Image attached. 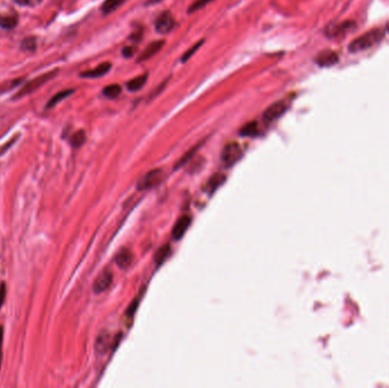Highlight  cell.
Segmentation results:
<instances>
[{
  "mask_svg": "<svg viewBox=\"0 0 389 388\" xmlns=\"http://www.w3.org/2000/svg\"><path fill=\"white\" fill-rule=\"evenodd\" d=\"M175 26V21L170 11H163L155 21V29L160 34L168 33Z\"/></svg>",
  "mask_w": 389,
  "mask_h": 388,
  "instance_id": "6",
  "label": "cell"
},
{
  "mask_svg": "<svg viewBox=\"0 0 389 388\" xmlns=\"http://www.w3.org/2000/svg\"><path fill=\"white\" fill-rule=\"evenodd\" d=\"M5 297H6V285L2 282L1 285H0V307H1L3 301H5Z\"/></svg>",
  "mask_w": 389,
  "mask_h": 388,
  "instance_id": "31",
  "label": "cell"
},
{
  "mask_svg": "<svg viewBox=\"0 0 389 388\" xmlns=\"http://www.w3.org/2000/svg\"><path fill=\"white\" fill-rule=\"evenodd\" d=\"M15 140H16V137L15 138H13V139H11L10 140V141L9 142H8V143H6V145L5 146H3V148H2V149H0V155H1L2 153H5V151L7 150V148H9L11 145H13V143L15 142Z\"/></svg>",
  "mask_w": 389,
  "mask_h": 388,
  "instance_id": "32",
  "label": "cell"
},
{
  "mask_svg": "<svg viewBox=\"0 0 389 388\" xmlns=\"http://www.w3.org/2000/svg\"><path fill=\"white\" fill-rule=\"evenodd\" d=\"M141 37H142V29L141 27H139V29L135 30L133 33L130 35V39L133 40V41H135V42H138V41H140V40H141Z\"/></svg>",
  "mask_w": 389,
  "mask_h": 388,
  "instance_id": "30",
  "label": "cell"
},
{
  "mask_svg": "<svg viewBox=\"0 0 389 388\" xmlns=\"http://www.w3.org/2000/svg\"><path fill=\"white\" fill-rule=\"evenodd\" d=\"M2 338H3V329L2 327L0 326V351H1V345H2Z\"/></svg>",
  "mask_w": 389,
  "mask_h": 388,
  "instance_id": "33",
  "label": "cell"
},
{
  "mask_svg": "<svg viewBox=\"0 0 389 388\" xmlns=\"http://www.w3.org/2000/svg\"><path fill=\"white\" fill-rule=\"evenodd\" d=\"M15 3L23 7H35L42 2V0H13Z\"/></svg>",
  "mask_w": 389,
  "mask_h": 388,
  "instance_id": "27",
  "label": "cell"
},
{
  "mask_svg": "<svg viewBox=\"0 0 389 388\" xmlns=\"http://www.w3.org/2000/svg\"><path fill=\"white\" fill-rule=\"evenodd\" d=\"M212 1H214V0H195L189 6V8H188V11H189V14L195 13V11H198L199 9H202V8L206 7L208 3H211Z\"/></svg>",
  "mask_w": 389,
  "mask_h": 388,
  "instance_id": "24",
  "label": "cell"
},
{
  "mask_svg": "<svg viewBox=\"0 0 389 388\" xmlns=\"http://www.w3.org/2000/svg\"><path fill=\"white\" fill-rule=\"evenodd\" d=\"M74 93L73 89H69V90H63V91H59V93L56 94L53 98H50V101L48 102L46 109L49 110V109H53V107H55L57 104H59L61 102H63L64 99L69 97V96H71L72 94Z\"/></svg>",
  "mask_w": 389,
  "mask_h": 388,
  "instance_id": "17",
  "label": "cell"
},
{
  "mask_svg": "<svg viewBox=\"0 0 389 388\" xmlns=\"http://www.w3.org/2000/svg\"><path fill=\"white\" fill-rule=\"evenodd\" d=\"M112 282H113V274H112V272H103V273L96 279L94 283V291L96 294H102L111 287Z\"/></svg>",
  "mask_w": 389,
  "mask_h": 388,
  "instance_id": "8",
  "label": "cell"
},
{
  "mask_svg": "<svg viewBox=\"0 0 389 388\" xmlns=\"http://www.w3.org/2000/svg\"><path fill=\"white\" fill-rule=\"evenodd\" d=\"M111 69H112L111 63H103V64H100V65H98L97 67H95V69L82 72V73L80 74V77L88 78V79L100 78V77H104V75L107 74L108 72L111 71Z\"/></svg>",
  "mask_w": 389,
  "mask_h": 388,
  "instance_id": "11",
  "label": "cell"
},
{
  "mask_svg": "<svg viewBox=\"0 0 389 388\" xmlns=\"http://www.w3.org/2000/svg\"><path fill=\"white\" fill-rule=\"evenodd\" d=\"M354 26V23L353 22H344V23H339V24H335V25L329 26L326 33L328 34V37L330 38H335L338 37L340 34H346L348 31L352 30V27Z\"/></svg>",
  "mask_w": 389,
  "mask_h": 388,
  "instance_id": "13",
  "label": "cell"
},
{
  "mask_svg": "<svg viewBox=\"0 0 389 388\" xmlns=\"http://www.w3.org/2000/svg\"><path fill=\"white\" fill-rule=\"evenodd\" d=\"M148 79V74H142V75H138V77L133 78L130 81H128L127 83V88L130 93H135V91H139L141 88L146 85Z\"/></svg>",
  "mask_w": 389,
  "mask_h": 388,
  "instance_id": "15",
  "label": "cell"
},
{
  "mask_svg": "<svg viewBox=\"0 0 389 388\" xmlns=\"http://www.w3.org/2000/svg\"><path fill=\"white\" fill-rule=\"evenodd\" d=\"M287 109H288V104L284 101H279L271 104V105L264 111L263 120L267 123L273 122L279 118H281L282 115L286 113Z\"/></svg>",
  "mask_w": 389,
  "mask_h": 388,
  "instance_id": "5",
  "label": "cell"
},
{
  "mask_svg": "<svg viewBox=\"0 0 389 388\" xmlns=\"http://www.w3.org/2000/svg\"><path fill=\"white\" fill-rule=\"evenodd\" d=\"M21 48L25 51H34L35 48H37V41H35V39L33 37L24 39L22 41Z\"/></svg>",
  "mask_w": 389,
  "mask_h": 388,
  "instance_id": "25",
  "label": "cell"
},
{
  "mask_svg": "<svg viewBox=\"0 0 389 388\" xmlns=\"http://www.w3.org/2000/svg\"><path fill=\"white\" fill-rule=\"evenodd\" d=\"M138 303H139V298H135L134 301L132 302V304H130L129 309H128V311H127V317H128V318H132V317H133L134 312L137 311Z\"/></svg>",
  "mask_w": 389,
  "mask_h": 388,
  "instance_id": "28",
  "label": "cell"
},
{
  "mask_svg": "<svg viewBox=\"0 0 389 388\" xmlns=\"http://www.w3.org/2000/svg\"><path fill=\"white\" fill-rule=\"evenodd\" d=\"M243 156V150L242 147H240L237 142H230L226 145V147L223 148L222 150V162L226 164V166H232L234 164L242 158Z\"/></svg>",
  "mask_w": 389,
  "mask_h": 388,
  "instance_id": "3",
  "label": "cell"
},
{
  "mask_svg": "<svg viewBox=\"0 0 389 388\" xmlns=\"http://www.w3.org/2000/svg\"><path fill=\"white\" fill-rule=\"evenodd\" d=\"M132 261H133V254L128 249L121 250L115 257L116 264H118V266L122 270H127L128 267L131 265Z\"/></svg>",
  "mask_w": 389,
  "mask_h": 388,
  "instance_id": "12",
  "label": "cell"
},
{
  "mask_svg": "<svg viewBox=\"0 0 389 388\" xmlns=\"http://www.w3.org/2000/svg\"><path fill=\"white\" fill-rule=\"evenodd\" d=\"M56 73H57V70L48 72V73L41 74V75H39L38 78L31 80V81L25 83V85L22 87L21 90L17 91V94L14 96L13 99L15 101V99L23 98V97H25V96H29L32 93H34L35 90L39 89V88H41L43 85H46V83L49 81V80L55 78Z\"/></svg>",
  "mask_w": 389,
  "mask_h": 388,
  "instance_id": "2",
  "label": "cell"
},
{
  "mask_svg": "<svg viewBox=\"0 0 389 388\" xmlns=\"http://www.w3.org/2000/svg\"><path fill=\"white\" fill-rule=\"evenodd\" d=\"M203 42H204V40H200V41H198L197 43H196V45L192 46L189 50L186 51V53H184L183 56H182V59H181V61H182V62L189 61V59L191 58V56H194V54L196 53V51H197V50L199 49V47L203 45Z\"/></svg>",
  "mask_w": 389,
  "mask_h": 388,
  "instance_id": "26",
  "label": "cell"
},
{
  "mask_svg": "<svg viewBox=\"0 0 389 388\" xmlns=\"http://www.w3.org/2000/svg\"><path fill=\"white\" fill-rule=\"evenodd\" d=\"M337 62H338V55L331 50H324L315 58V63L321 67L334 66Z\"/></svg>",
  "mask_w": 389,
  "mask_h": 388,
  "instance_id": "9",
  "label": "cell"
},
{
  "mask_svg": "<svg viewBox=\"0 0 389 388\" xmlns=\"http://www.w3.org/2000/svg\"><path fill=\"white\" fill-rule=\"evenodd\" d=\"M164 46V41L163 40H157V41H154L148 45L145 49H143V51L141 54H140V56L138 57V61L137 62H145V61H148V59L153 57V56H155L156 54L158 53V51L162 49V47Z\"/></svg>",
  "mask_w": 389,
  "mask_h": 388,
  "instance_id": "10",
  "label": "cell"
},
{
  "mask_svg": "<svg viewBox=\"0 0 389 388\" xmlns=\"http://www.w3.org/2000/svg\"><path fill=\"white\" fill-rule=\"evenodd\" d=\"M17 18L15 16L0 15V27L5 30H13L17 25Z\"/></svg>",
  "mask_w": 389,
  "mask_h": 388,
  "instance_id": "19",
  "label": "cell"
},
{
  "mask_svg": "<svg viewBox=\"0 0 389 388\" xmlns=\"http://www.w3.org/2000/svg\"><path fill=\"white\" fill-rule=\"evenodd\" d=\"M224 181H226V175L221 174V173L215 174L210 180H208L207 185L205 186V190L210 195L213 194V193H215V190L218 189V188L221 186Z\"/></svg>",
  "mask_w": 389,
  "mask_h": 388,
  "instance_id": "16",
  "label": "cell"
},
{
  "mask_svg": "<svg viewBox=\"0 0 389 388\" xmlns=\"http://www.w3.org/2000/svg\"><path fill=\"white\" fill-rule=\"evenodd\" d=\"M387 30L389 31V24H388V26H387Z\"/></svg>",
  "mask_w": 389,
  "mask_h": 388,
  "instance_id": "35",
  "label": "cell"
},
{
  "mask_svg": "<svg viewBox=\"0 0 389 388\" xmlns=\"http://www.w3.org/2000/svg\"><path fill=\"white\" fill-rule=\"evenodd\" d=\"M170 253H171L170 245H164V246L160 247V249L157 252H156V254H155V262H156V264H158V265H159V264H162L167 259V257H168V255H170Z\"/></svg>",
  "mask_w": 389,
  "mask_h": 388,
  "instance_id": "22",
  "label": "cell"
},
{
  "mask_svg": "<svg viewBox=\"0 0 389 388\" xmlns=\"http://www.w3.org/2000/svg\"><path fill=\"white\" fill-rule=\"evenodd\" d=\"M122 88L120 85H110L103 89V95L106 96L107 98H116L118 96L121 95Z\"/></svg>",
  "mask_w": 389,
  "mask_h": 388,
  "instance_id": "21",
  "label": "cell"
},
{
  "mask_svg": "<svg viewBox=\"0 0 389 388\" xmlns=\"http://www.w3.org/2000/svg\"><path fill=\"white\" fill-rule=\"evenodd\" d=\"M126 1V0H106L105 2L103 3L102 6V10L103 13L107 15L115 11L118 8L122 5V3Z\"/></svg>",
  "mask_w": 389,
  "mask_h": 388,
  "instance_id": "18",
  "label": "cell"
},
{
  "mask_svg": "<svg viewBox=\"0 0 389 388\" xmlns=\"http://www.w3.org/2000/svg\"><path fill=\"white\" fill-rule=\"evenodd\" d=\"M191 223V218L189 215H182L178 219V221L175 222V225L172 229V237L174 241H179L183 237V235L186 234Z\"/></svg>",
  "mask_w": 389,
  "mask_h": 388,
  "instance_id": "7",
  "label": "cell"
},
{
  "mask_svg": "<svg viewBox=\"0 0 389 388\" xmlns=\"http://www.w3.org/2000/svg\"><path fill=\"white\" fill-rule=\"evenodd\" d=\"M259 133V126L256 122H250L247 125H245L242 130H240V134L243 137H254Z\"/></svg>",
  "mask_w": 389,
  "mask_h": 388,
  "instance_id": "20",
  "label": "cell"
},
{
  "mask_svg": "<svg viewBox=\"0 0 389 388\" xmlns=\"http://www.w3.org/2000/svg\"><path fill=\"white\" fill-rule=\"evenodd\" d=\"M86 133H84L83 130H80L78 132H75V133L72 135L71 138V145L73 146L74 148H79L81 147L84 141H86Z\"/></svg>",
  "mask_w": 389,
  "mask_h": 388,
  "instance_id": "23",
  "label": "cell"
},
{
  "mask_svg": "<svg viewBox=\"0 0 389 388\" xmlns=\"http://www.w3.org/2000/svg\"><path fill=\"white\" fill-rule=\"evenodd\" d=\"M159 1H162V0H148L147 5H153V3H157Z\"/></svg>",
  "mask_w": 389,
  "mask_h": 388,
  "instance_id": "34",
  "label": "cell"
},
{
  "mask_svg": "<svg viewBox=\"0 0 389 388\" xmlns=\"http://www.w3.org/2000/svg\"><path fill=\"white\" fill-rule=\"evenodd\" d=\"M135 51H137V48L135 47H131V46H128L124 48V49L122 50V54L126 58H130L132 57L135 54Z\"/></svg>",
  "mask_w": 389,
  "mask_h": 388,
  "instance_id": "29",
  "label": "cell"
},
{
  "mask_svg": "<svg viewBox=\"0 0 389 388\" xmlns=\"http://www.w3.org/2000/svg\"><path fill=\"white\" fill-rule=\"evenodd\" d=\"M164 178V173L160 169H155L153 171L148 172L146 175L139 180L137 188L139 190H146V189H151V188L156 187L162 182V180Z\"/></svg>",
  "mask_w": 389,
  "mask_h": 388,
  "instance_id": "4",
  "label": "cell"
},
{
  "mask_svg": "<svg viewBox=\"0 0 389 388\" xmlns=\"http://www.w3.org/2000/svg\"><path fill=\"white\" fill-rule=\"evenodd\" d=\"M384 35L385 32L382 29L371 30L363 35H361L358 39L353 40L350 46H348V49H350L351 53H360V51L368 50L376 45H378L384 39Z\"/></svg>",
  "mask_w": 389,
  "mask_h": 388,
  "instance_id": "1",
  "label": "cell"
},
{
  "mask_svg": "<svg viewBox=\"0 0 389 388\" xmlns=\"http://www.w3.org/2000/svg\"><path fill=\"white\" fill-rule=\"evenodd\" d=\"M111 345V337L108 333H100L95 343V350L98 354H105Z\"/></svg>",
  "mask_w": 389,
  "mask_h": 388,
  "instance_id": "14",
  "label": "cell"
}]
</instances>
